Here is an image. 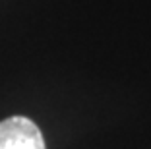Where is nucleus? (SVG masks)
Returning <instances> with one entry per match:
<instances>
[{
	"instance_id": "obj_1",
	"label": "nucleus",
	"mask_w": 151,
	"mask_h": 149,
	"mask_svg": "<svg viewBox=\"0 0 151 149\" xmlns=\"http://www.w3.org/2000/svg\"><path fill=\"white\" fill-rule=\"evenodd\" d=\"M0 149H47V145L33 120L10 116L0 122Z\"/></svg>"
}]
</instances>
